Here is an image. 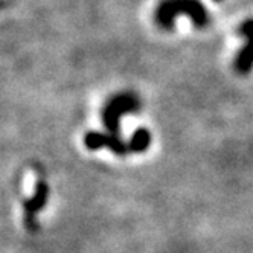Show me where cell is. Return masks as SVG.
<instances>
[{"mask_svg": "<svg viewBox=\"0 0 253 253\" xmlns=\"http://www.w3.org/2000/svg\"><path fill=\"white\" fill-rule=\"evenodd\" d=\"M238 32L247 37V44L238 53L237 60H235V67L240 74H247L253 67V19L241 23Z\"/></svg>", "mask_w": 253, "mask_h": 253, "instance_id": "5", "label": "cell"}, {"mask_svg": "<svg viewBox=\"0 0 253 253\" xmlns=\"http://www.w3.org/2000/svg\"><path fill=\"white\" fill-rule=\"evenodd\" d=\"M47 197H49V186L44 182L43 178H39L37 183H35V191L34 195L28 200L23 202V209H25V221L28 229L35 230L37 226V221H35V216L37 213L44 208V205L47 203Z\"/></svg>", "mask_w": 253, "mask_h": 253, "instance_id": "3", "label": "cell"}, {"mask_svg": "<svg viewBox=\"0 0 253 253\" xmlns=\"http://www.w3.org/2000/svg\"><path fill=\"white\" fill-rule=\"evenodd\" d=\"M140 108V101L136 95L133 93H119L113 96L104 105L102 110V119L107 126V130L112 134L119 136V121L124 115L139 112Z\"/></svg>", "mask_w": 253, "mask_h": 253, "instance_id": "2", "label": "cell"}, {"mask_svg": "<svg viewBox=\"0 0 253 253\" xmlns=\"http://www.w3.org/2000/svg\"><path fill=\"white\" fill-rule=\"evenodd\" d=\"M150 143H151V133L147 128H139L131 136L128 145L131 153H142L150 147Z\"/></svg>", "mask_w": 253, "mask_h": 253, "instance_id": "6", "label": "cell"}, {"mask_svg": "<svg viewBox=\"0 0 253 253\" xmlns=\"http://www.w3.org/2000/svg\"><path fill=\"white\" fill-rule=\"evenodd\" d=\"M215 2H220V0H215Z\"/></svg>", "mask_w": 253, "mask_h": 253, "instance_id": "7", "label": "cell"}, {"mask_svg": "<svg viewBox=\"0 0 253 253\" xmlns=\"http://www.w3.org/2000/svg\"><path fill=\"white\" fill-rule=\"evenodd\" d=\"M84 145L88 150H99L102 147H107L112 153L118 156H125L131 153L130 145L125 143L119 136L116 134H104V133H96V131H90L84 136Z\"/></svg>", "mask_w": 253, "mask_h": 253, "instance_id": "4", "label": "cell"}, {"mask_svg": "<svg viewBox=\"0 0 253 253\" xmlns=\"http://www.w3.org/2000/svg\"><path fill=\"white\" fill-rule=\"evenodd\" d=\"M178 15H188L197 28L209 25V12L200 0H162L156 8L154 20L160 28L171 29Z\"/></svg>", "mask_w": 253, "mask_h": 253, "instance_id": "1", "label": "cell"}]
</instances>
